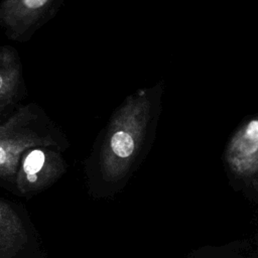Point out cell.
I'll list each match as a JSON object with an SVG mask.
<instances>
[{
    "label": "cell",
    "instance_id": "1",
    "mask_svg": "<svg viewBox=\"0 0 258 258\" xmlns=\"http://www.w3.org/2000/svg\"><path fill=\"white\" fill-rule=\"evenodd\" d=\"M149 102L144 91L128 96L112 114L100 150V166L110 180L125 176L146 134Z\"/></svg>",
    "mask_w": 258,
    "mask_h": 258
},
{
    "label": "cell",
    "instance_id": "2",
    "mask_svg": "<svg viewBox=\"0 0 258 258\" xmlns=\"http://www.w3.org/2000/svg\"><path fill=\"white\" fill-rule=\"evenodd\" d=\"M58 129L34 103L22 105L0 120V176H14L22 155L32 147L59 148L63 138Z\"/></svg>",
    "mask_w": 258,
    "mask_h": 258
},
{
    "label": "cell",
    "instance_id": "3",
    "mask_svg": "<svg viewBox=\"0 0 258 258\" xmlns=\"http://www.w3.org/2000/svg\"><path fill=\"white\" fill-rule=\"evenodd\" d=\"M60 3L61 0H4L0 2V26L9 39L27 40Z\"/></svg>",
    "mask_w": 258,
    "mask_h": 258
},
{
    "label": "cell",
    "instance_id": "4",
    "mask_svg": "<svg viewBox=\"0 0 258 258\" xmlns=\"http://www.w3.org/2000/svg\"><path fill=\"white\" fill-rule=\"evenodd\" d=\"M57 147H32L22 155L17 169V183L22 189H33L56 177L63 169Z\"/></svg>",
    "mask_w": 258,
    "mask_h": 258
},
{
    "label": "cell",
    "instance_id": "5",
    "mask_svg": "<svg viewBox=\"0 0 258 258\" xmlns=\"http://www.w3.org/2000/svg\"><path fill=\"white\" fill-rule=\"evenodd\" d=\"M22 66L17 51L0 47V120L20 98L23 88Z\"/></svg>",
    "mask_w": 258,
    "mask_h": 258
},
{
    "label": "cell",
    "instance_id": "6",
    "mask_svg": "<svg viewBox=\"0 0 258 258\" xmlns=\"http://www.w3.org/2000/svg\"><path fill=\"white\" fill-rule=\"evenodd\" d=\"M247 135L250 138L258 139V121H252L247 128Z\"/></svg>",
    "mask_w": 258,
    "mask_h": 258
},
{
    "label": "cell",
    "instance_id": "7",
    "mask_svg": "<svg viewBox=\"0 0 258 258\" xmlns=\"http://www.w3.org/2000/svg\"><path fill=\"white\" fill-rule=\"evenodd\" d=\"M256 186H257V188H258V183H256Z\"/></svg>",
    "mask_w": 258,
    "mask_h": 258
},
{
    "label": "cell",
    "instance_id": "8",
    "mask_svg": "<svg viewBox=\"0 0 258 258\" xmlns=\"http://www.w3.org/2000/svg\"><path fill=\"white\" fill-rule=\"evenodd\" d=\"M2 1H4V0H0V2H2Z\"/></svg>",
    "mask_w": 258,
    "mask_h": 258
}]
</instances>
